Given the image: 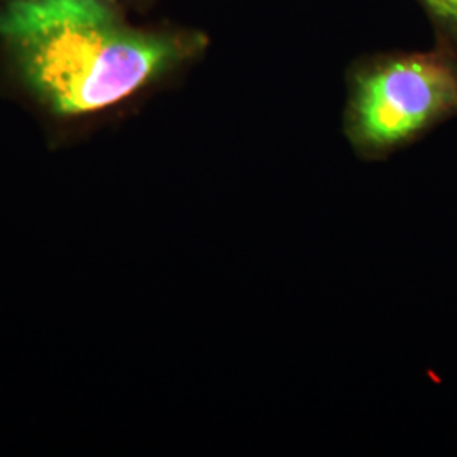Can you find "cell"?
<instances>
[{"mask_svg": "<svg viewBox=\"0 0 457 457\" xmlns=\"http://www.w3.org/2000/svg\"><path fill=\"white\" fill-rule=\"evenodd\" d=\"M209 37L134 26L109 0H0V54L56 119L102 114L195 63Z\"/></svg>", "mask_w": 457, "mask_h": 457, "instance_id": "1", "label": "cell"}, {"mask_svg": "<svg viewBox=\"0 0 457 457\" xmlns=\"http://www.w3.org/2000/svg\"><path fill=\"white\" fill-rule=\"evenodd\" d=\"M454 117L457 51L444 43L375 54L347 75L344 136L362 160H385Z\"/></svg>", "mask_w": 457, "mask_h": 457, "instance_id": "2", "label": "cell"}, {"mask_svg": "<svg viewBox=\"0 0 457 457\" xmlns=\"http://www.w3.org/2000/svg\"><path fill=\"white\" fill-rule=\"evenodd\" d=\"M430 19L439 43L457 51V0H417Z\"/></svg>", "mask_w": 457, "mask_h": 457, "instance_id": "3", "label": "cell"}, {"mask_svg": "<svg viewBox=\"0 0 457 457\" xmlns=\"http://www.w3.org/2000/svg\"><path fill=\"white\" fill-rule=\"evenodd\" d=\"M115 4L117 7L120 9H126V7H136V5H141V4H146L149 0H109Z\"/></svg>", "mask_w": 457, "mask_h": 457, "instance_id": "4", "label": "cell"}]
</instances>
